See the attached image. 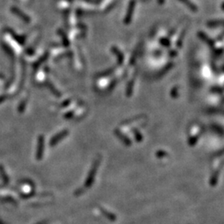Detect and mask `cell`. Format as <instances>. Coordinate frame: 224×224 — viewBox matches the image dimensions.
<instances>
[{
  "label": "cell",
  "instance_id": "cell-2",
  "mask_svg": "<svg viewBox=\"0 0 224 224\" xmlns=\"http://www.w3.org/2000/svg\"><path fill=\"white\" fill-rule=\"evenodd\" d=\"M180 1L183 2L184 3H185V4H186V5H187L189 9H192L193 11H197V9H198L197 7L195 6V5H194V3H192V2H190L189 0H180Z\"/></svg>",
  "mask_w": 224,
  "mask_h": 224
},
{
  "label": "cell",
  "instance_id": "cell-1",
  "mask_svg": "<svg viewBox=\"0 0 224 224\" xmlns=\"http://www.w3.org/2000/svg\"><path fill=\"white\" fill-rule=\"evenodd\" d=\"M134 8H135V2H134V1H131L130 3V6H129V9H128L127 15L125 17V23H129L130 22V20H131L132 14H133Z\"/></svg>",
  "mask_w": 224,
  "mask_h": 224
},
{
  "label": "cell",
  "instance_id": "cell-4",
  "mask_svg": "<svg viewBox=\"0 0 224 224\" xmlns=\"http://www.w3.org/2000/svg\"><path fill=\"white\" fill-rule=\"evenodd\" d=\"M218 23H220V24H222V21L220 22H218V21H215V22H209L208 23V26L209 27H212V26H217V24H218Z\"/></svg>",
  "mask_w": 224,
  "mask_h": 224
},
{
  "label": "cell",
  "instance_id": "cell-3",
  "mask_svg": "<svg viewBox=\"0 0 224 224\" xmlns=\"http://www.w3.org/2000/svg\"><path fill=\"white\" fill-rule=\"evenodd\" d=\"M113 50H114V52L116 54V56L118 57L119 61H120V62L121 63V62L123 61V55H122V53L119 51L118 49L115 48V47H113Z\"/></svg>",
  "mask_w": 224,
  "mask_h": 224
}]
</instances>
